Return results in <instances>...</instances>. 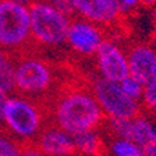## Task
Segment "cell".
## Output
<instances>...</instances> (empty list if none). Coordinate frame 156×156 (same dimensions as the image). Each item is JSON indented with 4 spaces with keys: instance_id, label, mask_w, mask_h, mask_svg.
I'll list each match as a JSON object with an SVG mask.
<instances>
[{
    "instance_id": "cell-1",
    "label": "cell",
    "mask_w": 156,
    "mask_h": 156,
    "mask_svg": "<svg viewBox=\"0 0 156 156\" xmlns=\"http://www.w3.org/2000/svg\"><path fill=\"white\" fill-rule=\"evenodd\" d=\"M48 107L52 124L70 135L82 131L101 130L106 121V116L91 89L78 84L62 85Z\"/></svg>"
},
{
    "instance_id": "cell-2",
    "label": "cell",
    "mask_w": 156,
    "mask_h": 156,
    "mask_svg": "<svg viewBox=\"0 0 156 156\" xmlns=\"http://www.w3.org/2000/svg\"><path fill=\"white\" fill-rule=\"evenodd\" d=\"M16 91L14 95L28 98L39 103L49 105L57 94L60 78L57 68L36 53H28L16 57L14 70Z\"/></svg>"
},
{
    "instance_id": "cell-3",
    "label": "cell",
    "mask_w": 156,
    "mask_h": 156,
    "mask_svg": "<svg viewBox=\"0 0 156 156\" xmlns=\"http://www.w3.org/2000/svg\"><path fill=\"white\" fill-rule=\"evenodd\" d=\"M4 124L7 133L13 138L25 145H31L52 121L48 105L13 95L9 96L6 103Z\"/></svg>"
},
{
    "instance_id": "cell-4",
    "label": "cell",
    "mask_w": 156,
    "mask_h": 156,
    "mask_svg": "<svg viewBox=\"0 0 156 156\" xmlns=\"http://www.w3.org/2000/svg\"><path fill=\"white\" fill-rule=\"evenodd\" d=\"M0 49L13 57L34 53L29 9L14 0H0Z\"/></svg>"
},
{
    "instance_id": "cell-5",
    "label": "cell",
    "mask_w": 156,
    "mask_h": 156,
    "mask_svg": "<svg viewBox=\"0 0 156 156\" xmlns=\"http://www.w3.org/2000/svg\"><path fill=\"white\" fill-rule=\"evenodd\" d=\"M28 9L31 16V41L34 53H36L38 48L58 49L64 46L71 20L45 0H35Z\"/></svg>"
},
{
    "instance_id": "cell-6",
    "label": "cell",
    "mask_w": 156,
    "mask_h": 156,
    "mask_svg": "<svg viewBox=\"0 0 156 156\" xmlns=\"http://www.w3.org/2000/svg\"><path fill=\"white\" fill-rule=\"evenodd\" d=\"M89 89L106 119H133L141 114V102L127 96L119 82H110L98 77L89 85Z\"/></svg>"
},
{
    "instance_id": "cell-7",
    "label": "cell",
    "mask_w": 156,
    "mask_h": 156,
    "mask_svg": "<svg viewBox=\"0 0 156 156\" xmlns=\"http://www.w3.org/2000/svg\"><path fill=\"white\" fill-rule=\"evenodd\" d=\"M99 78L110 82H120L128 75L127 50L113 39L106 38L95 53Z\"/></svg>"
},
{
    "instance_id": "cell-8",
    "label": "cell",
    "mask_w": 156,
    "mask_h": 156,
    "mask_svg": "<svg viewBox=\"0 0 156 156\" xmlns=\"http://www.w3.org/2000/svg\"><path fill=\"white\" fill-rule=\"evenodd\" d=\"M105 39L106 36L103 28L80 17H74L70 21L66 45L75 55L91 57L95 56L98 48Z\"/></svg>"
},
{
    "instance_id": "cell-9",
    "label": "cell",
    "mask_w": 156,
    "mask_h": 156,
    "mask_svg": "<svg viewBox=\"0 0 156 156\" xmlns=\"http://www.w3.org/2000/svg\"><path fill=\"white\" fill-rule=\"evenodd\" d=\"M73 3L75 17L87 20L101 28L116 24L123 14L117 0H73Z\"/></svg>"
},
{
    "instance_id": "cell-10",
    "label": "cell",
    "mask_w": 156,
    "mask_h": 156,
    "mask_svg": "<svg viewBox=\"0 0 156 156\" xmlns=\"http://www.w3.org/2000/svg\"><path fill=\"white\" fill-rule=\"evenodd\" d=\"M128 75L145 85L156 77V50L146 43H136L127 50Z\"/></svg>"
},
{
    "instance_id": "cell-11",
    "label": "cell",
    "mask_w": 156,
    "mask_h": 156,
    "mask_svg": "<svg viewBox=\"0 0 156 156\" xmlns=\"http://www.w3.org/2000/svg\"><path fill=\"white\" fill-rule=\"evenodd\" d=\"M45 156H74L75 146L73 135L58 128L55 124H49L41 133L38 140L32 144Z\"/></svg>"
},
{
    "instance_id": "cell-12",
    "label": "cell",
    "mask_w": 156,
    "mask_h": 156,
    "mask_svg": "<svg viewBox=\"0 0 156 156\" xmlns=\"http://www.w3.org/2000/svg\"><path fill=\"white\" fill-rule=\"evenodd\" d=\"M75 146V155L78 156H101L106 151L103 135L99 130L82 131L73 135Z\"/></svg>"
},
{
    "instance_id": "cell-13",
    "label": "cell",
    "mask_w": 156,
    "mask_h": 156,
    "mask_svg": "<svg viewBox=\"0 0 156 156\" xmlns=\"http://www.w3.org/2000/svg\"><path fill=\"white\" fill-rule=\"evenodd\" d=\"M155 135H156V126L149 117L144 116V114H138V116L131 119L128 140L144 146L146 142H149Z\"/></svg>"
},
{
    "instance_id": "cell-14",
    "label": "cell",
    "mask_w": 156,
    "mask_h": 156,
    "mask_svg": "<svg viewBox=\"0 0 156 156\" xmlns=\"http://www.w3.org/2000/svg\"><path fill=\"white\" fill-rule=\"evenodd\" d=\"M106 152L109 156H145L142 146L131 140L110 136L106 144Z\"/></svg>"
},
{
    "instance_id": "cell-15",
    "label": "cell",
    "mask_w": 156,
    "mask_h": 156,
    "mask_svg": "<svg viewBox=\"0 0 156 156\" xmlns=\"http://www.w3.org/2000/svg\"><path fill=\"white\" fill-rule=\"evenodd\" d=\"M14 70H16V57L6 56L0 63V91L9 94H14L16 81H14Z\"/></svg>"
},
{
    "instance_id": "cell-16",
    "label": "cell",
    "mask_w": 156,
    "mask_h": 156,
    "mask_svg": "<svg viewBox=\"0 0 156 156\" xmlns=\"http://www.w3.org/2000/svg\"><path fill=\"white\" fill-rule=\"evenodd\" d=\"M25 144L20 142L9 134L0 133V156H21Z\"/></svg>"
},
{
    "instance_id": "cell-17",
    "label": "cell",
    "mask_w": 156,
    "mask_h": 156,
    "mask_svg": "<svg viewBox=\"0 0 156 156\" xmlns=\"http://www.w3.org/2000/svg\"><path fill=\"white\" fill-rule=\"evenodd\" d=\"M141 106L151 113L156 114V77L144 85V92L141 96Z\"/></svg>"
},
{
    "instance_id": "cell-18",
    "label": "cell",
    "mask_w": 156,
    "mask_h": 156,
    "mask_svg": "<svg viewBox=\"0 0 156 156\" xmlns=\"http://www.w3.org/2000/svg\"><path fill=\"white\" fill-rule=\"evenodd\" d=\"M119 84H120L121 89L124 91V94L127 96H130L134 101L141 102V96H142V92H144V84H141L138 80H135L131 75H127L123 81H120Z\"/></svg>"
},
{
    "instance_id": "cell-19",
    "label": "cell",
    "mask_w": 156,
    "mask_h": 156,
    "mask_svg": "<svg viewBox=\"0 0 156 156\" xmlns=\"http://www.w3.org/2000/svg\"><path fill=\"white\" fill-rule=\"evenodd\" d=\"M48 2L52 7H55L57 11L64 14L66 17L71 20L75 17V10H74V3L73 0H45Z\"/></svg>"
},
{
    "instance_id": "cell-20",
    "label": "cell",
    "mask_w": 156,
    "mask_h": 156,
    "mask_svg": "<svg viewBox=\"0 0 156 156\" xmlns=\"http://www.w3.org/2000/svg\"><path fill=\"white\" fill-rule=\"evenodd\" d=\"M7 101H9V95L6 92L0 91V133L3 134H9L6 130V124H4V109H6Z\"/></svg>"
},
{
    "instance_id": "cell-21",
    "label": "cell",
    "mask_w": 156,
    "mask_h": 156,
    "mask_svg": "<svg viewBox=\"0 0 156 156\" xmlns=\"http://www.w3.org/2000/svg\"><path fill=\"white\" fill-rule=\"evenodd\" d=\"M119 4H120V9L123 11V14L126 11H131V10L136 9V7L141 4L140 0H117Z\"/></svg>"
},
{
    "instance_id": "cell-22",
    "label": "cell",
    "mask_w": 156,
    "mask_h": 156,
    "mask_svg": "<svg viewBox=\"0 0 156 156\" xmlns=\"http://www.w3.org/2000/svg\"><path fill=\"white\" fill-rule=\"evenodd\" d=\"M145 156H156V135L142 146Z\"/></svg>"
},
{
    "instance_id": "cell-23",
    "label": "cell",
    "mask_w": 156,
    "mask_h": 156,
    "mask_svg": "<svg viewBox=\"0 0 156 156\" xmlns=\"http://www.w3.org/2000/svg\"><path fill=\"white\" fill-rule=\"evenodd\" d=\"M21 156H45L41 151L36 148L35 145H25L24 146V151H23V155Z\"/></svg>"
},
{
    "instance_id": "cell-24",
    "label": "cell",
    "mask_w": 156,
    "mask_h": 156,
    "mask_svg": "<svg viewBox=\"0 0 156 156\" xmlns=\"http://www.w3.org/2000/svg\"><path fill=\"white\" fill-rule=\"evenodd\" d=\"M141 4H145V6H151L155 7L156 6V0H140Z\"/></svg>"
},
{
    "instance_id": "cell-25",
    "label": "cell",
    "mask_w": 156,
    "mask_h": 156,
    "mask_svg": "<svg viewBox=\"0 0 156 156\" xmlns=\"http://www.w3.org/2000/svg\"><path fill=\"white\" fill-rule=\"evenodd\" d=\"M14 2H17V3H20V4H23V6H31V4L35 2V0H14Z\"/></svg>"
},
{
    "instance_id": "cell-26",
    "label": "cell",
    "mask_w": 156,
    "mask_h": 156,
    "mask_svg": "<svg viewBox=\"0 0 156 156\" xmlns=\"http://www.w3.org/2000/svg\"><path fill=\"white\" fill-rule=\"evenodd\" d=\"M6 53H4L3 52V50H2V49H0V63H2V62H3V60H4V58H6Z\"/></svg>"
},
{
    "instance_id": "cell-27",
    "label": "cell",
    "mask_w": 156,
    "mask_h": 156,
    "mask_svg": "<svg viewBox=\"0 0 156 156\" xmlns=\"http://www.w3.org/2000/svg\"><path fill=\"white\" fill-rule=\"evenodd\" d=\"M153 48H155V50H156V23H155V46H153Z\"/></svg>"
},
{
    "instance_id": "cell-28",
    "label": "cell",
    "mask_w": 156,
    "mask_h": 156,
    "mask_svg": "<svg viewBox=\"0 0 156 156\" xmlns=\"http://www.w3.org/2000/svg\"><path fill=\"white\" fill-rule=\"evenodd\" d=\"M74 156H77V155H74Z\"/></svg>"
}]
</instances>
